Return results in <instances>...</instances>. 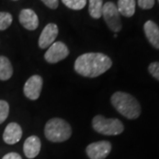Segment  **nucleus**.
Listing matches in <instances>:
<instances>
[{"label":"nucleus","instance_id":"1","mask_svg":"<svg viewBox=\"0 0 159 159\" xmlns=\"http://www.w3.org/2000/svg\"><path fill=\"white\" fill-rule=\"evenodd\" d=\"M111 66V59L105 54L89 52L77 57L74 63V70L81 76L95 78L107 72Z\"/></svg>","mask_w":159,"mask_h":159},{"label":"nucleus","instance_id":"2","mask_svg":"<svg viewBox=\"0 0 159 159\" xmlns=\"http://www.w3.org/2000/svg\"><path fill=\"white\" fill-rule=\"evenodd\" d=\"M111 102L116 111L128 119H136L142 112L141 105L136 98L132 95L118 91L111 97Z\"/></svg>","mask_w":159,"mask_h":159},{"label":"nucleus","instance_id":"3","mask_svg":"<svg viewBox=\"0 0 159 159\" xmlns=\"http://www.w3.org/2000/svg\"><path fill=\"white\" fill-rule=\"evenodd\" d=\"M46 139L52 142H63L67 141L72 135V128L68 122L62 119L54 118L46 123L44 127Z\"/></svg>","mask_w":159,"mask_h":159},{"label":"nucleus","instance_id":"4","mask_svg":"<svg viewBox=\"0 0 159 159\" xmlns=\"http://www.w3.org/2000/svg\"><path fill=\"white\" fill-rule=\"evenodd\" d=\"M92 126L96 132L103 135H118L124 131V125L119 119H106L102 115L93 118Z\"/></svg>","mask_w":159,"mask_h":159},{"label":"nucleus","instance_id":"5","mask_svg":"<svg viewBox=\"0 0 159 159\" xmlns=\"http://www.w3.org/2000/svg\"><path fill=\"white\" fill-rule=\"evenodd\" d=\"M102 16L106 25L111 31L115 33L119 32L122 29V23L119 10L112 2H107L102 6Z\"/></svg>","mask_w":159,"mask_h":159},{"label":"nucleus","instance_id":"6","mask_svg":"<svg viewBox=\"0 0 159 159\" xmlns=\"http://www.w3.org/2000/svg\"><path fill=\"white\" fill-rule=\"evenodd\" d=\"M69 55L67 46L62 42L53 43L44 54V59L50 64H56Z\"/></svg>","mask_w":159,"mask_h":159},{"label":"nucleus","instance_id":"7","mask_svg":"<svg viewBox=\"0 0 159 159\" xmlns=\"http://www.w3.org/2000/svg\"><path fill=\"white\" fill-rule=\"evenodd\" d=\"M111 150V142L108 141H100L90 143L86 148V153L90 159H105Z\"/></svg>","mask_w":159,"mask_h":159},{"label":"nucleus","instance_id":"8","mask_svg":"<svg viewBox=\"0 0 159 159\" xmlns=\"http://www.w3.org/2000/svg\"><path fill=\"white\" fill-rule=\"evenodd\" d=\"M43 80L40 75H33L28 79L26 81L23 92L26 97H28L30 100H37L39 98L42 89H43Z\"/></svg>","mask_w":159,"mask_h":159},{"label":"nucleus","instance_id":"9","mask_svg":"<svg viewBox=\"0 0 159 159\" xmlns=\"http://www.w3.org/2000/svg\"><path fill=\"white\" fill-rule=\"evenodd\" d=\"M58 34V28L54 23H49L43 29L38 40V45L41 49H46L55 42Z\"/></svg>","mask_w":159,"mask_h":159},{"label":"nucleus","instance_id":"10","mask_svg":"<svg viewBox=\"0 0 159 159\" xmlns=\"http://www.w3.org/2000/svg\"><path fill=\"white\" fill-rule=\"evenodd\" d=\"M21 137H22V129L19 124L15 122H11L6 125L3 134V140L6 144L9 145L15 144L20 141Z\"/></svg>","mask_w":159,"mask_h":159},{"label":"nucleus","instance_id":"11","mask_svg":"<svg viewBox=\"0 0 159 159\" xmlns=\"http://www.w3.org/2000/svg\"><path fill=\"white\" fill-rule=\"evenodd\" d=\"M20 23L28 30H34L39 26V19L32 9H23L19 15Z\"/></svg>","mask_w":159,"mask_h":159},{"label":"nucleus","instance_id":"12","mask_svg":"<svg viewBox=\"0 0 159 159\" xmlns=\"http://www.w3.org/2000/svg\"><path fill=\"white\" fill-rule=\"evenodd\" d=\"M40 150H41V141L37 136L31 135L24 142L23 151L28 158H34L35 157L38 156Z\"/></svg>","mask_w":159,"mask_h":159},{"label":"nucleus","instance_id":"13","mask_svg":"<svg viewBox=\"0 0 159 159\" xmlns=\"http://www.w3.org/2000/svg\"><path fill=\"white\" fill-rule=\"evenodd\" d=\"M143 30L149 43L155 49L159 50V27L152 20L146 21L143 26Z\"/></svg>","mask_w":159,"mask_h":159},{"label":"nucleus","instance_id":"14","mask_svg":"<svg viewBox=\"0 0 159 159\" xmlns=\"http://www.w3.org/2000/svg\"><path fill=\"white\" fill-rule=\"evenodd\" d=\"M135 0H119L117 8L120 15L130 18L135 12Z\"/></svg>","mask_w":159,"mask_h":159},{"label":"nucleus","instance_id":"15","mask_svg":"<svg viewBox=\"0 0 159 159\" xmlns=\"http://www.w3.org/2000/svg\"><path fill=\"white\" fill-rule=\"evenodd\" d=\"M13 74V69L10 60L6 57L0 56V80H7Z\"/></svg>","mask_w":159,"mask_h":159},{"label":"nucleus","instance_id":"16","mask_svg":"<svg viewBox=\"0 0 159 159\" xmlns=\"http://www.w3.org/2000/svg\"><path fill=\"white\" fill-rule=\"evenodd\" d=\"M89 11L92 18L94 19H99L102 16V0H89Z\"/></svg>","mask_w":159,"mask_h":159},{"label":"nucleus","instance_id":"17","mask_svg":"<svg viewBox=\"0 0 159 159\" xmlns=\"http://www.w3.org/2000/svg\"><path fill=\"white\" fill-rule=\"evenodd\" d=\"M63 4L72 10H81L85 7L87 0H62Z\"/></svg>","mask_w":159,"mask_h":159},{"label":"nucleus","instance_id":"18","mask_svg":"<svg viewBox=\"0 0 159 159\" xmlns=\"http://www.w3.org/2000/svg\"><path fill=\"white\" fill-rule=\"evenodd\" d=\"M12 22V16L9 12L0 11V30H6Z\"/></svg>","mask_w":159,"mask_h":159},{"label":"nucleus","instance_id":"19","mask_svg":"<svg viewBox=\"0 0 159 159\" xmlns=\"http://www.w3.org/2000/svg\"><path fill=\"white\" fill-rule=\"evenodd\" d=\"M9 104L5 100H0V124L6 121L9 115Z\"/></svg>","mask_w":159,"mask_h":159},{"label":"nucleus","instance_id":"20","mask_svg":"<svg viewBox=\"0 0 159 159\" xmlns=\"http://www.w3.org/2000/svg\"><path fill=\"white\" fill-rule=\"evenodd\" d=\"M148 72L156 80H159V62H152L148 66Z\"/></svg>","mask_w":159,"mask_h":159},{"label":"nucleus","instance_id":"21","mask_svg":"<svg viewBox=\"0 0 159 159\" xmlns=\"http://www.w3.org/2000/svg\"><path fill=\"white\" fill-rule=\"evenodd\" d=\"M155 5V0H138V6L143 10L151 9Z\"/></svg>","mask_w":159,"mask_h":159},{"label":"nucleus","instance_id":"22","mask_svg":"<svg viewBox=\"0 0 159 159\" xmlns=\"http://www.w3.org/2000/svg\"><path fill=\"white\" fill-rule=\"evenodd\" d=\"M47 7L51 9H56L58 6V0H41Z\"/></svg>","mask_w":159,"mask_h":159},{"label":"nucleus","instance_id":"23","mask_svg":"<svg viewBox=\"0 0 159 159\" xmlns=\"http://www.w3.org/2000/svg\"><path fill=\"white\" fill-rule=\"evenodd\" d=\"M2 159H22L21 157L19 155L18 153H15V152H11V153L6 154V156L3 157Z\"/></svg>","mask_w":159,"mask_h":159},{"label":"nucleus","instance_id":"24","mask_svg":"<svg viewBox=\"0 0 159 159\" xmlns=\"http://www.w3.org/2000/svg\"><path fill=\"white\" fill-rule=\"evenodd\" d=\"M13 1H17V0H13Z\"/></svg>","mask_w":159,"mask_h":159},{"label":"nucleus","instance_id":"25","mask_svg":"<svg viewBox=\"0 0 159 159\" xmlns=\"http://www.w3.org/2000/svg\"><path fill=\"white\" fill-rule=\"evenodd\" d=\"M158 2H159V0H158Z\"/></svg>","mask_w":159,"mask_h":159}]
</instances>
